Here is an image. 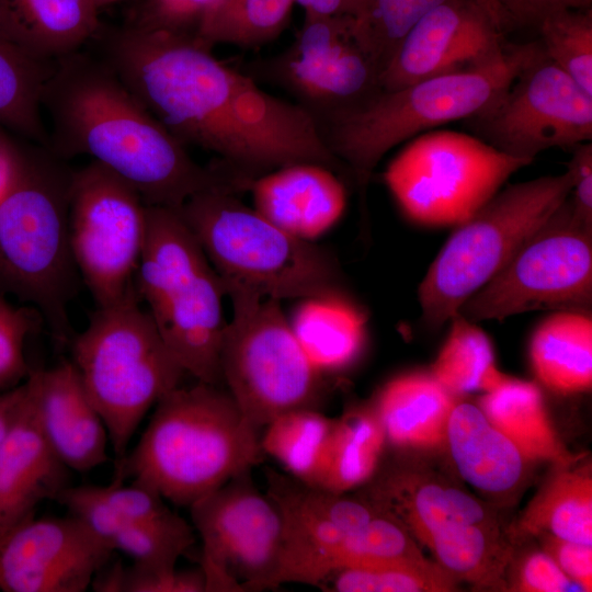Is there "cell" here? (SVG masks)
Listing matches in <instances>:
<instances>
[{"label":"cell","instance_id":"obj_18","mask_svg":"<svg viewBox=\"0 0 592 592\" xmlns=\"http://www.w3.org/2000/svg\"><path fill=\"white\" fill-rule=\"evenodd\" d=\"M113 553L70 514L33 516L0 536V590L83 592Z\"/></svg>","mask_w":592,"mask_h":592},{"label":"cell","instance_id":"obj_27","mask_svg":"<svg viewBox=\"0 0 592 592\" xmlns=\"http://www.w3.org/2000/svg\"><path fill=\"white\" fill-rule=\"evenodd\" d=\"M478 406L526 462L544 460L559 466L574 463L576 457L561 443L535 383L506 375L497 387L483 392Z\"/></svg>","mask_w":592,"mask_h":592},{"label":"cell","instance_id":"obj_44","mask_svg":"<svg viewBox=\"0 0 592 592\" xmlns=\"http://www.w3.org/2000/svg\"><path fill=\"white\" fill-rule=\"evenodd\" d=\"M215 0H140L127 24L145 31L196 36Z\"/></svg>","mask_w":592,"mask_h":592},{"label":"cell","instance_id":"obj_48","mask_svg":"<svg viewBox=\"0 0 592 592\" xmlns=\"http://www.w3.org/2000/svg\"><path fill=\"white\" fill-rule=\"evenodd\" d=\"M537 537L543 550L581 591H592V545L566 540L550 534H540Z\"/></svg>","mask_w":592,"mask_h":592},{"label":"cell","instance_id":"obj_52","mask_svg":"<svg viewBox=\"0 0 592 592\" xmlns=\"http://www.w3.org/2000/svg\"><path fill=\"white\" fill-rule=\"evenodd\" d=\"M20 162V147L0 133V198L13 182Z\"/></svg>","mask_w":592,"mask_h":592},{"label":"cell","instance_id":"obj_22","mask_svg":"<svg viewBox=\"0 0 592 592\" xmlns=\"http://www.w3.org/2000/svg\"><path fill=\"white\" fill-rule=\"evenodd\" d=\"M253 208L285 232L307 241L333 227L344 213L346 191L338 173L312 162L287 164L254 179Z\"/></svg>","mask_w":592,"mask_h":592},{"label":"cell","instance_id":"obj_34","mask_svg":"<svg viewBox=\"0 0 592 592\" xmlns=\"http://www.w3.org/2000/svg\"><path fill=\"white\" fill-rule=\"evenodd\" d=\"M449 321V333L432 365L431 375L456 397L497 387L506 375L496 366L487 334L460 312Z\"/></svg>","mask_w":592,"mask_h":592},{"label":"cell","instance_id":"obj_13","mask_svg":"<svg viewBox=\"0 0 592 592\" xmlns=\"http://www.w3.org/2000/svg\"><path fill=\"white\" fill-rule=\"evenodd\" d=\"M189 509L202 542L200 568L206 592L280 587L283 520L273 500L255 486L252 469L232 477Z\"/></svg>","mask_w":592,"mask_h":592},{"label":"cell","instance_id":"obj_19","mask_svg":"<svg viewBox=\"0 0 592 592\" xmlns=\"http://www.w3.org/2000/svg\"><path fill=\"white\" fill-rule=\"evenodd\" d=\"M505 45L503 33L476 0H446L406 35L380 72V90L479 66Z\"/></svg>","mask_w":592,"mask_h":592},{"label":"cell","instance_id":"obj_47","mask_svg":"<svg viewBox=\"0 0 592 592\" xmlns=\"http://www.w3.org/2000/svg\"><path fill=\"white\" fill-rule=\"evenodd\" d=\"M512 590L522 592L581 591L543 549L532 551L522 559L513 579Z\"/></svg>","mask_w":592,"mask_h":592},{"label":"cell","instance_id":"obj_1","mask_svg":"<svg viewBox=\"0 0 592 592\" xmlns=\"http://www.w3.org/2000/svg\"><path fill=\"white\" fill-rule=\"evenodd\" d=\"M103 59L180 141L213 152L249 183L299 162L346 174L307 111L262 90L195 36L126 24L106 36Z\"/></svg>","mask_w":592,"mask_h":592},{"label":"cell","instance_id":"obj_24","mask_svg":"<svg viewBox=\"0 0 592 592\" xmlns=\"http://www.w3.org/2000/svg\"><path fill=\"white\" fill-rule=\"evenodd\" d=\"M457 397L431 373H410L389 380L371 403L383 425L387 445L399 451L443 446Z\"/></svg>","mask_w":592,"mask_h":592},{"label":"cell","instance_id":"obj_28","mask_svg":"<svg viewBox=\"0 0 592 592\" xmlns=\"http://www.w3.org/2000/svg\"><path fill=\"white\" fill-rule=\"evenodd\" d=\"M530 361L538 382L554 392L571 395L590 390L591 312L554 311L533 333Z\"/></svg>","mask_w":592,"mask_h":592},{"label":"cell","instance_id":"obj_2","mask_svg":"<svg viewBox=\"0 0 592 592\" xmlns=\"http://www.w3.org/2000/svg\"><path fill=\"white\" fill-rule=\"evenodd\" d=\"M43 110L52 152L61 159L90 156L130 184L146 205L178 208L205 190L249 189L218 161L196 162L103 58L78 50L57 59Z\"/></svg>","mask_w":592,"mask_h":592},{"label":"cell","instance_id":"obj_35","mask_svg":"<svg viewBox=\"0 0 592 592\" xmlns=\"http://www.w3.org/2000/svg\"><path fill=\"white\" fill-rule=\"evenodd\" d=\"M293 4V0H215L195 37L210 48L267 44L287 26Z\"/></svg>","mask_w":592,"mask_h":592},{"label":"cell","instance_id":"obj_45","mask_svg":"<svg viewBox=\"0 0 592 592\" xmlns=\"http://www.w3.org/2000/svg\"><path fill=\"white\" fill-rule=\"evenodd\" d=\"M56 501L111 547L112 540L126 522L107 502L100 486L70 485Z\"/></svg>","mask_w":592,"mask_h":592},{"label":"cell","instance_id":"obj_8","mask_svg":"<svg viewBox=\"0 0 592 592\" xmlns=\"http://www.w3.org/2000/svg\"><path fill=\"white\" fill-rule=\"evenodd\" d=\"M225 285L276 299L343 296L331 255L296 238L227 190H205L177 208Z\"/></svg>","mask_w":592,"mask_h":592},{"label":"cell","instance_id":"obj_9","mask_svg":"<svg viewBox=\"0 0 592 592\" xmlns=\"http://www.w3.org/2000/svg\"><path fill=\"white\" fill-rule=\"evenodd\" d=\"M573 172L499 190L442 247L419 286L422 321L440 328L512 259L569 197Z\"/></svg>","mask_w":592,"mask_h":592},{"label":"cell","instance_id":"obj_21","mask_svg":"<svg viewBox=\"0 0 592 592\" xmlns=\"http://www.w3.org/2000/svg\"><path fill=\"white\" fill-rule=\"evenodd\" d=\"M42 430L57 457L70 470L87 474L109 460L105 423L90 400L70 360L32 369Z\"/></svg>","mask_w":592,"mask_h":592},{"label":"cell","instance_id":"obj_29","mask_svg":"<svg viewBox=\"0 0 592 592\" xmlns=\"http://www.w3.org/2000/svg\"><path fill=\"white\" fill-rule=\"evenodd\" d=\"M289 323L306 356L323 375L349 367L365 343V318L344 296L305 298Z\"/></svg>","mask_w":592,"mask_h":592},{"label":"cell","instance_id":"obj_39","mask_svg":"<svg viewBox=\"0 0 592 592\" xmlns=\"http://www.w3.org/2000/svg\"><path fill=\"white\" fill-rule=\"evenodd\" d=\"M543 53L592 95V10L563 9L537 24Z\"/></svg>","mask_w":592,"mask_h":592},{"label":"cell","instance_id":"obj_42","mask_svg":"<svg viewBox=\"0 0 592 592\" xmlns=\"http://www.w3.org/2000/svg\"><path fill=\"white\" fill-rule=\"evenodd\" d=\"M91 588L99 592H206L202 569L155 573L114 563L95 576Z\"/></svg>","mask_w":592,"mask_h":592},{"label":"cell","instance_id":"obj_25","mask_svg":"<svg viewBox=\"0 0 592 592\" xmlns=\"http://www.w3.org/2000/svg\"><path fill=\"white\" fill-rule=\"evenodd\" d=\"M444 445L462 478L485 493H508L523 479L526 460L479 406L455 403Z\"/></svg>","mask_w":592,"mask_h":592},{"label":"cell","instance_id":"obj_4","mask_svg":"<svg viewBox=\"0 0 592 592\" xmlns=\"http://www.w3.org/2000/svg\"><path fill=\"white\" fill-rule=\"evenodd\" d=\"M73 171L47 147L20 148L0 198V296L31 305L58 344H70L69 306L82 284L68 230Z\"/></svg>","mask_w":592,"mask_h":592},{"label":"cell","instance_id":"obj_6","mask_svg":"<svg viewBox=\"0 0 592 592\" xmlns=\"http://www.w3.org/2000/svg\"><path fill=\"white\" fill-rule=\"evenodd\" d=\"M134 284L185 373L197 382L223 386L225 289L177 208L147 205L146 236Z\"/></svg>","mask_w":592,"mask_h":592},{"label":"cell","instance_id":"obj_40","mask_svg":"<svg viewBox=\"0 0 592 592\" xmlns=\"http://www.w3.org/2000/svg\"><path fill=\"white\" fill-rule=\"evenodd\" d=\"M194 528L180 515L167 522H125L112 540L113 550L133 559V566L164 573L177 568L179 558L194 544Z\"/></svg>","mask_w":592,"mask_h":592},{"label":"cell","instance_id":"obj_11","mask_svg":"<svg viewBox=\"0 0 592 592\" xmlns=\"http://www.w3.org/2000/svg\"><path fill=\"white\" fill-rule=\"evenodd\" d=\"M533 161L506 155L479 137L432 130L412 138L383 178L401 210L426 226H457Z\"/></svg>","mask_w":592,"mask_h":592},{"label":"cell","instance_id":"obj_16","mask_svg":"<svg viewBox=\"0 0 592 592\" xmlns=\"http://www.w3.org/2000/svg\"><path fill=\"white\" fill-rule=\"evenodd\" d=\"M498 150L533 161L542 151L592 139V95L542 50L483 112L466 119Z\"/></svg>","mask_w":592,"mask_h":592},{"label":"cell","instance_id":"obj_55","mask_svg":"<svg viewBox=\"0 0 592 592\" xmlns=\"http://www.w3.org/2000/svg\"><path fill=\"white\" fill-rule=\"evenodd\" d=\"M98 10L125 0H91Z\"/></svg>","mask_w":592,"mask_h":592},{"label":"cell","instance_id":"obj_5","mask_svg":"<svg viewBox=\"0 0 592 592\" xmlns=\"http://www.w3.org/2000/svg\"><path fill=\"white\" fill-rule=\"evenodd\" d=\"M539 50L538 42L506 43L498 56L479 66L380 90L318 123L321 137L364 192L389 150L434 127L483 112Z\"/></svg>","mask_w":592,"mask_h":592},{"label":"cell","instance_id":"obj_37","mask_svg":"<svg viewBox=\"0 0 592 592\" xmlns=\"http://www.w3.org/2000/svg\"><path fill=\"white\" fill-rule=\"evenodd\" d=\"M328 579H332L330 590L337 592H449L458 588L452 574L424 556L344 568Z\"/></svg>","mask_w":592,"mask_h":592},{"label":"cell","instance_id":"obj_54","mask_svg":"<svg viewBox=\"0 0 592 592\" xmlns=\"http://www.w3.org/2000/svg\"><path fill=\"white\" fill-rule=\"evenodd\" d=\"M488 13L496 26L504 33L512 24L498 0H476Z\"/></svg>","mask_w":592,"mask_h":592},{"label":"cell","instance_id":"obj_50","mask_svg":"<svg viewBox=\"0 0 592 592\" xmlns=\"http://www.w3.org/2000/svg\"><path fill=\"white\" fill-rule=\"evenodd\" d=\"M512 26L535 25L546 15L563 9H589L592 0H498Z\"/></svg>","mask_w":592,"mask_h":592},{"label":"cell","instance_id":"obj_3","mask_svg":"<svg viewBox=\"0 0 592 592\" xmlns=\"http://www.w3.org/2000/svg\"><path fill=\"white\" fill-rule=\"evenodd\" d=\"M153 408L137 444L115 467L114 478H130L166 501L190 508L264 459L261 431L223 386L179 385Z\"/></svg>","mask_w":592,"mask_h":592},{"label":"cell","instance_id":"obj_15","mask_svg":"<svg viewBox=\"0 0 592 592\" xmlns=\"http://www.w3.org/2000/svg\"><path fill=\"white\" fill-rule=\"evenodd\" d=\"M382 69L353 33L350 15L305 12L295 39L281 53L253 60L246 73L294 98L318 123L380 91Z\"/></svg>","mask_w":592,"mask_h":592},{"label":"cell","instance_id":"obj_12","mask_svg":"<svg viewBox=\"0 0 592 592\" xmlns=\"http://www.w3.org/2000/svg\"><path fill=\"white\" fill-rule=\"evenodd\" d=\"M591 305L592 224L568 197L459 312L477 322L533 310L591 312Z\"/></svg>","mask_w":592,"mask_h":592},{"label":"cell","instance_id":"obj_36","mask_svg":"<svg viewBox=\"0 0 592 592\" xmlns=\"http://www.w3.org/2000/svg\"><path fill=\"white\" fill-rule=\"evenodd\" d=\"M333 419L318 409L287 411L269 422L260 435L265 456L276 459L296 479L314 485Z\"/></svg>","mask_w":592,"mask_h":592},{"label":"cell","instance_id":"obj_33","mask_svg":"<svg viewBox=\"0 0 592 592\" xmlns=\"http://www.w3.org/2000/svg\"><path fill=\"white\" fill-rule=\"evenodd\" d=\"M56 60L37 58L0 31V127L48 146L43 96Z\"/></svg>","mask_w":592,"mask_h":592},{"label":"cell","instance_id":"obj_20","mask_svg":"<svg viewBox=\"0 0 592 592\" xmlns=\"http://www.w3.org/2000/svg\"><path fill=\"white\" fill-rule=\"evenodd\" d=\"M0 442V536L34 516L37 505L70 486L69 469L57 457L39 423L33 385Z\"/></svg>","mask_w":592,"mask_h":592},{"label":"cell","instance_id":"obj_41","mask_svg":"<svg viewBox=\"0 0 592 592\" xmlns=\"http://www.w3.org/2000/svg\"><path fill=\"white\" fill-rule=\"evenodd\" d=\"M422 556L413 537L406 528L380 512L364 527L343 540L332 557L330 576L344 568L371 566Z\"/></svg>","mask_w":592,"mask_h":592},{"label":"cell","instance_id":"obj_10","mask_svg":"<svg viewBox=\"0 0 592 592\" xmlns=\"http://www.w3.org/2000/svg\"><path fill=\"white\" fill-rule=\"evenodd\" d=\"M223 286L232 307L220 348L223 386L244 418L261 431L287 411L318 409L323 374L300 348L281 300Z\"/></svg>","mask_w":592,"mask_h":592},{"label":"cell","instance_id":"obj_51","mask_svg":"<svg viewBox=\"0 0 592 592\" xmlns=\"http://www.w3.org/2000/svg\"><path fill=\"white\" fill-rule=\"evenodd\" d=\"M27 394L26 379L0 394V442L15 421Z\"/></svg>","mask_w":592,"mask_h":592},{"label":"cell","instance_id":"obj_31","mask_svg":"<svg viewBox=\"0 0 592 592\" xmlns=\"http://www.w3.org/2000/svg\"><path fill=\"white\" fill-rule=\"evenodd\" d=\"M528 503L514 536L550 534L592 545V475L590 465L560 466Z\"/></svg>","mask_w":592,"mask_h":592},{"label":"cell","instance_id":"obj_43","mask_svg":"<svg viewBox=\"0 0 592 592\" xmlns=\"http://www.w3.org/2000/svg\"><path fill=\"white\" fill-rule=\"evenodd\" d=\"M38 316L34 308L14 307L0 296V390L29 377L32 369L25 358V342Z\"/></svg>","mask_w":592,"mask_h":592},{"label":"cell","instance_id":"obj_14","mask_svg":"<svg viewBox=\"0 0 592 592\" xmlns=\"http://www.w3.org/2000/svg\"><path fill=\"white\" fill-rule=\"evenodd\" d=\"M147 205L126 181L96 161L73 171L68 210L69 242L82 284L96 307L135 288Z\"/></svg>","mask_w":592,"mask_h":592},{"label":"cell","instance_id":"obj_32","mask_svg":"<svg viewBox=\"0 0 592 592\" xmlns=\"http://www.w3.org/2000/svg\"><path fill=\"white\" fill-rule=\"evenodd\" d=\"M420 543L457 581L477 588L504 587L512 550L498 524H451L430 533Z\"/></svg>","mask_w":592,"mask_h":592},{"label":"cell","instance_id":"obj_17","mask_svg":"<svg viewBox=\"0 0 592 592\" xmlns=\"http://www.w3.org/2000/svg\"><path fill=\"white\" fill-rule=\"evenodd\" d=\"M266 493L284 526V555L278 583L321 587L337 549L380 512L367 500L332 492L265 469Z\"/></svg>","mask_w":592,"mask_h":592},{"label":"cell","instance_id":"obj_46","mask_svg":"<svg viewBox=\"0 0 592 592\" xmlns=\"http://www.w3.org/2000/svg\"><path fill=\"white\" fill-rule=\"evenodd\" d=\"M107 502L127 522L157 523L179 516L156 491L136 482L125 486L114 478L109 486H100Z\"/></svg>","mask_w":592,"mask_h":592},{"label":"cell","instance_id":"obj_23","mask_svg":"<svg viewBox=\"0 0 592 592\" xmlns=\"http://www.w3.org/2000/svg\"><path fill=\"white\" fill-rule=\"evenodd\" d=\"M363 488L362 498L419 542L451 524H497L491 511L471 494L400 464L379 467Z\"/></svg>","mask_w":592,"mask_h":592},{"label":"cell","instance_id":"obj_26","mask_svg":"<svg viewBox=\"0 0 592 592\" xmlns=\"http://www.w3.org/2000/svg\"><path fill=\"white\" fill-rule=\"evenodd\" d=\"M99 27L91 0H0V31L41 59L78 52Z\"/></svg>","mask_w":592,"mask_h":592},{"label":"cell","instance_id":"obj_49","mask_svg":"<svg viewBox=\"0 0 592 592\" xmlns=\"http://www.w3.org/2000/svg\"><path fill=\"white\" fill-rule=\"evenodd\" d=\"M573 172L570 202L576 214L592 224V145L591 141L574 146L567 163Z\"/></svg>","mask_w":592,"mask_h":592},{"label":"cell","instance_id":"obj_7","mask_svg":"<svg viewBox=\"0 0 592 592\" xmlns=\"http://www.w3.org/2000/svg\"><path fill=\"white\" fill-rule=\"evenodd\" d=\"M70 360L107 429L115 467L147 412L181 385L184 368L134 288L96 310L72 338Z\"/></svg>","mask_w":592,"mask_h":592},{"label":"cell","instance_id":"obj_30","mask_svg":"<svg viewBox=\"0 0 592 592\" xmlns=\"http://www.w3.org/2000/svg\"><path fill=\"white\" fill-rule=\"evenodd\" d=\"M386 445L372 405L348 410L333 419L312 486L338 493L362 488L379 469Z\"/></svg>","mask_w":592,"mask_h":592},{"label":"cell","instance_id":"obj_53","mask_svg":"<svg viewBox=\"0 0 592 592\" xmlns=\"http://www.w3.org/2000/svg\"><path fill=\"white\" fill-rule=\"evenodd\" d=\"M307 13L321 15H350L356 12L361 0H293Z\"/></svg>","mask_w":592,"mask_h":592},{"label":"cell","instance_id":"obj_38","mask_svg":"<svg viewBox=\"0 0 592 592\" xmlns=\"http://www.w3.org/2000/svg\"><path fill=\"white\" fill-rule=\"evenodd\" d=\"M446 0H361L352 18L353 33L383 69L410 30Z\"/></svg>","mask_w":592,"mask_h":592}]
</instances>
